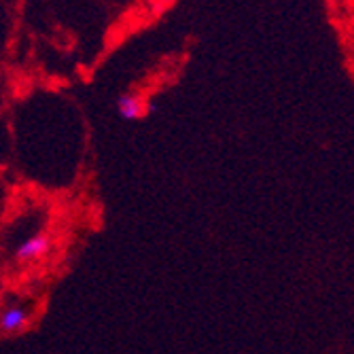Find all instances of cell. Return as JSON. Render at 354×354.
<instances>
[{"label": "cell", "instance_id": "cell-1", "mask_svg": "<svg viewBox=\"0 0 354 354\" xmlns=\"http://www.w3.org/2000/svg\"><path fill=\"white\" fill-rule=\"evenodd\" d=\"M51 248V238L47 234H37L28 238L24 244L17 246L15 250V261L19 263H30V261H37L41 257H45Z\"/></svg>", "mask_w": 354, "mask_h": 354}, {"label": "cell", "instance_id": "cell-2", "mask_svg": "<svg viewBox=\"0 0 354 354\" xmlns=\"http://www.w3.org/2000/svg\"><path fill=\"white\" fill-rule=\"evenodd\" d=\"M117 113L123 121H138L145 115V100L136 93H121L117 98Z\"/></svg>", "mask_w": 354, "mask_h": 354}, {"label": "cell", "instance_id": "cell-3", "mask_svg": "<svg viewBox=\"0 0 354 354\" xmlns=\"http://www.w3.org/2000/svg\"><path fill=\"white\" fill-rule=\"evenodd\" d=\"M28 325V314L21 308H7L3 314H0V331L5 333H15L19 329H24Z\"/></svg>", "mask_w": 354, "mask_h": 354}]
</instances>
